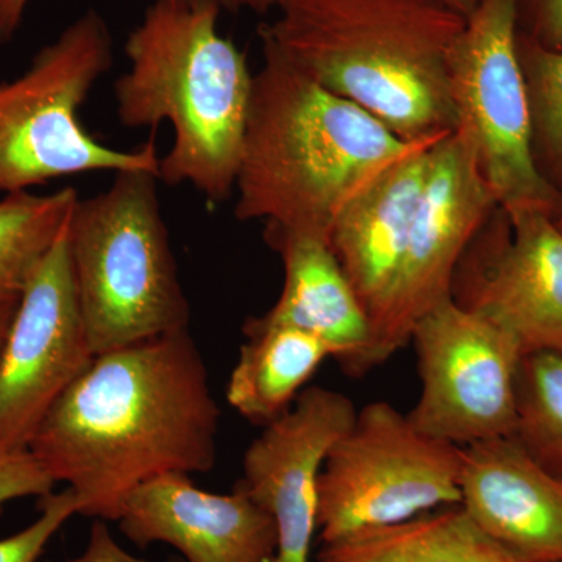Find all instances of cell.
Segmentation results:
<instances>
[{
  "label": "cell",
  "instance_id": "6da1fadb",
  "mask_svg": "<svg viewBox=\"0 0 562 562\" xmlns=\"http://www.w3.org/2000/svg\"><path fill=\"white\" fill-rule=\"evenodd\" d=\"M220 419L187 328L95 355L41 422L29 452L74 492L80 516L116 522L140 484L211 471Z\"/></svg>",
  "mask_w": 562,
  "mask_h": 562
},
{
  "label": "cell",
  "instance_id": "7a4b0ae2",
  "mask_svg": "<svg viewBox=\"0 0 562 562\" xmlns=\"http://www.w3.org/2000/svg\"><path fill=\"white\" fill-rule=\"evenodd\" d=\"M236 172L235 216L330 239L338 214L424 140H405L261 40ZM438 138V136H436Z\"/></svg>",
  "mask_w": 562,
  "mask_h": 562
},
{
  "label": "cell",
  "instance_id": "3957f363",
  "mask_svg": "<svg viewBox=\"0 0 562 562\" xmlns=\"http://www.w3.org/2000/svg\"><path fill=\"white\" fill-rule=\"evenodd\" d=\"M213 0H155L125 43L128 69L114 83L127 128L169 124L158 179L190 184L209 205L231 199L254 90L246 54L220 32Z\"/></svg>",
  "mask_w": 562,
  "mask_h": 562
},
{
  "label": "cell",
  "instance_id": "277c9868",
  "mask_svg": "<svg viewBox=\"0 0 562 562\" xmlns=\"http://www.w3.org/2000/svg\"><path fill=\"white\" fill-rule=\"evenodd\" d=\"M464 24L439 0H288L258 35L398 138L422 140L454 131L449 57Z\"/></svg>",
  "mask_w": 562,
  "mask_h": 562
},
{
  "label": "cell",
  "instance_id": "5b68a950",
  "mask_svg": "<svg viewBox=\"0 0 562 562\" xmlns=\"http://www.w3.org/2000/svg\"><path fill=\"white\" fill-rule=\"evenodd\" d=\"M158 183L144 169L117 172L70 211V266L94 355L190 327Z\"/></svg>",
  "mask_w": 562,
  "mask_h": 562
},
{
  "label": "cell",
  "instance_id": "8992f818",
  "mask_svg": "<svg viewBox=\"0 0 562 562\" xmlns=\"http://www.w3.org/2000/svg\"><path fill=\"white\" fill-rule=\"evenodd\" d=\"M113 66V36L87 10L29 68L0 81V192L3 195L92 172L151 171L161 155L150 138L132 149L109 146L85 128L80 110ZM160 180V179H158Z\"/></svg>",
  "mask_w": 562,
  "mask_h": 562
},
{
  "label": "cell",
  "instance_id": "52a82bcc",
  "mask_svg": "<svg viewBox=\"0 0 562 562\" xmlns=\"http://www.w3.org/2000/svg\"><path fill=\"white\" fill-rule=\"evenodd\" d=\"M520 2L479 0L449 57L453 133L471 151L498 209L508 216L554 213L561 194L542 176L532 146L517 32Z\"/></svg>",
  "mask_w": 562,
  "mask_h": 562
},
{
  "label": "cell",
  "instance_id": "ba28073f",
  "mask_svg": "<svg viewBox=\"0 0 562 562\" xmlns=\"http://www.w3.org/2000/svg\"><path fill=\"white\" fill-rule=\"evenodd\" d=\"M461 469V447L417 430L391 403H369L322 468V543L460 505Z\"/></svg>",
  "mask_w": 562,
  "mask_h": 562
},
{
  "label": "cell",
  "instance_id": "9c48e42d",
  "mask_svg": "<svg viewBox=\"0 0 562 562\" xmlns=\"http://www.w3.org/2000/svg\"><path fill=\"white\" fill-rule=\"evenodd\" d=\"M409 342L420 394L406 416L417 430L461 449L513 436L524 349L512 333L449 297L417 322Z\"/></svg>",
  "mask_w": 562,
  "mask_h": 562
},
{
  "label": "cell",
  "instance_id": "30bf717a",
  "mask_svg": "<svg viewBox=\"0 0 562 562\" xmlns=\"http://www.w3.org/2000/svg\"><path fill=\"white\" fill-rule=\"evenodd\" d=\"M497 209L465 144L453 132L439 139L431 150L430 171L401 269L382 314L372 325L358 376L408 346L417 322L452 297L454 273L465 250Z\"/></svg>",
  "mask_w": 562,
  "mask_h": 562
},
{
  "label": "cell",
  "instance_id": "8fae6325",
  "mask_svg": "<svg viewBox=\"0 0 562 562\" xmlns=\"http://www.w3.org/2000/svg\"><path fill=\"white\" fill-rule=\"evenodd\" d=\"M94 357L66 224L25 284L0 350V454L27 452L41 422Z\"/></svg>",
  "mask_w": 562,
  "mask_h": 562
},
{
  "label": "cell",
  "instance_id": "7c38bea8",
  "mask_svg": "<svg viewBox=\"0 0 562 562\" xmlns=\"http://www.w3.org/2000/svg\"><path fill=\"white\" fill-rule=\"evenodd\" d=\"M452 297L512 333L524 353L562 351V228L553 213L495 210L458 266Z\"/></svg>",
  "mask_w": 562,
  "mask_h": 562
},
{
  "label": "cell",
  "instance_id": "4fadbf2b",
  "mask_svg": "<svg viewBox=\"0 0 562 562\" xmlns=\"http://www.w3.org/2000/svg\"><path fill=\"white\" fill-rule=\"evenodd\" d=\"M357 412L341 392L305 387L246 450L236 487L271 514L279 538L273 562H310L319 528L322 468Z\"/></svg>",
  "mask_w": 562,
  "mask_h": 562
},
{
  "label": "cell",
  "instance_id": "5bb4252c",
  "mask_svg": "<svg viewBox=\"0 0 562 562\" xmlns=\"http://www.w3.org/2000/svg\"><path fill=\"white\" fill-rule=\"evenodd\" d=\"M120 530L139 547L162 542L187 562H273L276 522L249 495L213 494L188 473H165L140 484L121 506Z\"/></svg>",
  "mask_w": 562,
  "mask_h": 562
},
{
  "label": "cell",
  "instance_id": "9a60e30c",
  "mask_svg": "<svg viewBox=\"0 0 562 562\" xmlns=\"http://www.w3.org/2000/svg\"><path fill=\"white\" fill-rule=\"evenodd\" d=\"M461 503L520 562H562V475L509 438L462 449Z\"/></svg>",
  "mask_w": 562,
  "mask_h": 562
},
{
  "label": "cell",
  "instance_id": "2e32d148",
  "mask_svg": "<svg viewBox=\"0 0 562 562\" xmlns=\"http://www.w3.org/2000/svg\"><path fill=\"white\" fill-rule=\"evenodd\" d=\"M443 136L424 140L392 162L333 222L331 249L360 299L371 330L401 269L430 171L432 147Z\"/></svg>",
  "mask_w": 562,
  "mask_h": 562
},
{
  "label": "cell",
  "instance_id": "e0dca14e",
  "mask_svg": "<svg viewBox=\"0 0 562 562\" xmlns=\"http://www.w3.org/2000/svg\"><path fill=\"white\" fill-rule=\"evenodd\" d=\"M265 239L280 255L283 290L261 319L313 333L330 347L347 375L358 376L371 342V325L330 239L272 225H266Z\"/></svg>",
  "mask_w": 562,
  "mask_h": 562
},
{
  "label": "cell",
  "instance_id": "ac0fdd59",
  "mask_svg": "<svg viewBox=\"0 0 562 562\" xmlns=\"http://www.w3.org/2000/svg\"><path fill=\"white\" fill-rule=\"evenodd\" d=\"M246 342L233 368L227 402L254 424L279 419L294 405L330 347L313 333L251 317L244 325Z\"/></svg>",
  "mask_w": 562,
  "mask_h": 562
},
{
  "label": "cell",
  "instance_id": "d6986e66",
  "mask_svg": "<svg viewBox=\"0 0 562 562\" xmlns=\"http://www.w3.org/2000/svg\"><path fill=\"white\" fill-rule=\"evenodd\" d=\"M319 562H520L480 530L461 505L322 543Z\"/></svg>",
  "mask_w": 562,
  "mask_h": 562
},
{
  "label": "cell",
  "instance_id": "ffe728a7",
  "mask_svg": "<svg viewBox=\"0 0 562 562\" xmlns=\"http://www.w3.org/2000/svg\"><path fill=\"white\" fill-rule=\"evenodd\" d=\"M77 199L74 188L0 199V302L21 297L36 266L65 231Z\"/></svg>",
  "mask_w": 562,
  "mask_h": 562
},
{
  "label": "cell",
  "instance_id": "44dd1931",
  "mask_svg": "<svg viewBox=\"0 0 562 562\" xmlns=\"http://www.w3.org/2000/svg\"><path fill=\"white\" fill-rule=\"evenodd\" d=\"M513 438L532 460L562 475V351L522 355Z\"/></svg>",
  "mask_w": 562,
  "mask_h": 562
},
{
  "label": "cell",
  "instance_id": "7402d4cb",
  "mask_svg": "<svg viewBox=\"0 0 562 562\" xmlns=\"http://www.w3.org/2000/svg\"><path fill=\"white\" fill-rule=\"evenodd\" d=\"M522 63L532 120L536 161L542 173L562 183V50H550L519 33ZM550 181V180H549Z\"/></svg>",
  "mask_w": 562,
  "mask_h": 562
},
{
  "label": "cell",
  "instance_id": "603a6c76",
  "mask_svg": "<svg viewBox=\"0 0 562 562\" xmlns=\"http://www.w3.org/2000/svg\"><path fill=\"white\" fill-rule=\"evenodd\" d=\"M40 516L35 522L9 538L0 539V562H38L52 538L70 517L79 514L74 492H50L40 498Z\"/></svg>",
  "mask_w": 562,
  "mask_h": 562
},
{
  "label": "cell",
  "instance_id": "cb8c5ba5",
  "mask_svg": "<svg viewBox=\"0 0 562 562\" xmlns=\"http://www.w3.org/2000/svg\"><path fill=\"white\" fill-rule=\"evenodd\" d=\"M54 480L31 452L0 454V514L7 503L44 497L54 492Z\"/></svg>",
  "mask_w": 562,
  "mask_h": 562
},
{
  "label": "cell",
  "instance_id": "d4e9b609",
  "mask_svg": "<svg viewBox=\"0 0 562 562\" xmlns=\"http://www.w3.org/2000/svg\"><path fill=\"white\" fill-rule=\"evenodd\" d=\"M532 41L550 50H562V0H530Z\"/></svg>",
  "mask_w": 562,
  "mask_h": 562
},
{
  "label": "cell",
  "instance_id": "484cf974",
  "mask_svg": "<svg viewBox=\"0 0 562 562\" xmlns=\"http://www.w3.org/2000/svg\"><path fill=\"white\" fill-rule=\"evenodd\" d=\"M70 562H155L143 560L128 553L120 542L111 535L110 528L106 527L105 520H95L92 524L90 538L83 552L76 560ZM179 562V561H166Z\"/></svg>",
  "mask_w": 562,
  "mask_h": 562
},
{
  "label": "cell",
  "instance_id": "4316f807",
  "mask_svg": "<svg viewBox=\"0 0 562 562\" xmlns=\"http://www.w3.org/2000/svg\"><path fill=\"white\" fill-rule=\"evenodd\" d=\"M29 2L31 0H2V29L5 40L20 27Z\"/></svg>",
  "mask_w": 562,
  "mask_h": 562
},
{
  "label": "cell",
  "instance_id": "83f0119b",
  "mask_svg": "<svg viewBox=\"0 0 562 562\" xmlns=\"http://www.w3.org/2000/svg\"><path fill=\"white\" fill-rule=\"evenodd\" d=\"M221 9L232 11L249 10L254 13L265 14L271 10H280L288 0H213Z\"/></svg>",
  "mask_w": 562,
  "mask_h": 562
},
{
  "label": "cell",
  "instance_id": "f1b7e54d",
  "mask_svg": "<svg viewBox=\"0 0 562 562\" xmlns=\"http://www.w3.org/2000/svg\"><path fill=\"white\" fill-rule=\"evenodd\" d=\"M18 301L0 302V350H2L3 341H5L7 333H9L11 319L16 312Z\"/></svg>",
  "mask_w": 562,
  "mask_h": 562
},
{
  "label": "cell",
  "instance_id": "f546056e",
  "mask_svg": "<svg viewBox=\"0 0 562 562\" xmlns=\"http://www.w3.org/2000/svg\"><path fill=\"white\" fill-rule=\"evenodd\" d=\"M439 2H442L443 5L457 11L461 16L469 18L471 16L472 11L475 10L479 0H439Z\"/></svg>",
  "mask_w": 562,
  "mask_h": 562
},
{
  "label": "cell",
  "instance_id": "4dcf8cb0",
  "mask_svg": "<svg viewBox=\"0 0 562 562\" xmlns=\"http://www.w3.org/2000/svg\"><path fill=\"white\" fill-rule=\"evenodd\" d=\"M554 221L562 228V192L560 194V201H558L557 210L553 213Z\"/></svg>",
  "mask_w": 562,
  "mask_h": 562
},
{
  "label": "cell",
  "instance_id": "1f68e13d",
  "mask_svg": "<svg viewBox=\"0 0 562 562\" xmlns=\"http://www.w3.org/2000/svg\"><path fill=\"white\" fill-rule=\"evenodd\" d=\"M5 40V36H3V29H2V0H0V43Z\"/></svg>",
  "mask_w": 562,
  "mask_h": 562
}]
</instances>
